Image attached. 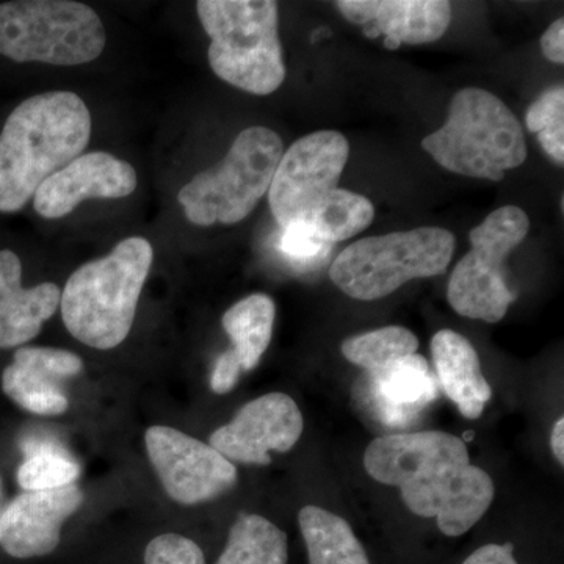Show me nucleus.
Segmentation results:
<instances>
[{
  "label": "nucleus",
  "mask_w": 564,
  "mask_h": 564,
  "mask_svg": "<svg viewBox=\"0 0 564 564\" xmlns=\"http://www.w3.org/2000/svg\"><path fill=\"white\" fill-rule=\"evenodd\" d=\"M364 466L373 480L400 488L411 513L436 518L441 532L452 538L469 532L496 496L492 478L470 463L466 444L451 433L377 437Z\"/></svg>",
  "instance_id": "f257e3e1"
},
{
  "label": "nucleus",
  "mask_w": 564,
  "mask_h": 564,
  "mask_svg": "<svg viewBox=\"0 0 564 564\" xmlns=\"http://www.w3.org/2000/svg\"><path fill=\"white\" fill-rule=\"evenodd\" d=\"M90 139V110L76 93H41L21 102L0 133V212L21 210Z\"/></svg>",
  "instance_id": "f03ea898"
},
{
  "label": "nucleus",
  "mask_w": 564,
  "mask_h": 564,
  "mask_svg": "<svg viewBox=\"0 0 564 564\" xmlns=\"http://www.w3.org/2000/svg\"><path fill=\"white\" fill-rule=\"evenodd\" d=\"M154 251L143 237H129L101 259L84 263L62 293L63 323L74 339L111 350L124 343L150 274Z\"/></svg>",
  "instance_id": "7ed1b4c3"
},
{
  "label": "nucleus",
  "mask_w": 564,
  "mask_h": 564,
  "mask_svg": "<svg viewBox=\"0 0 564 564\" xmlns=\"http://www.w3.org/2000/svg\"><path fill=\"white\" fill-rule=\"evenodd\" d=\"M210 68L232 87L272 95L285 79L280 9L273 0H199Z\"/></svg>",
  "instance_id": "20e7f679"
},
{
  "label": "nucleus",
  "mask_w": 564,
  "mask_h": 564,
  "mask_svg": "<svg viewBox=\"0 0 564 564\" xmlns=\"http://www.w3.org/2000/svg\"><path fill=\"white\" fill-rule=\"evenodd\" d=\"M422 148L448 172L494 182L527 159L524 132L513 111L492 93L474 87L456 93L447 121L422 140Z\"/></svg>",
  "instance_id": "39448f33"
},
{
  "label": "nucleus",
  "mask_w": 564,
  "mask_h": 564,
  "mask_svg": "<svg viewBox=\"0 0 564 564\" xmlns=\"http://www.w3.org/2000/svg\"><path fill=\"white\" fill-rule=\"evenodd\" d=\"M454 252L455 236L447 229L417 228L366 237L337 256L329 276L350 299L373 302L417 278L443 274Z\"/></svg>",
  "instance_id": "423d86ee"
},
{
  "label": "nucleus",
  "mask_w": 564,
  "mask_h": 564,
  "mask_svg": "<svg viewBox=\"0 0 564 564\" xmlns=\"http://www.w3.org/2000/svg\"><path fill=\"white\" fill-rule=\"evenodd\" d=\"M284 154L281 137L272 129L248 128L214 169L196 174L177 199L196 226L236 225L269 193Z\"/></svg>",
  "instance_id": "0eeeda50"
},
{
  "label": "nucleus",
  "mask_w": 564,
  "mask_h": 564,
  "mask_svg": "<svg viewBox=\"0 0 564 564\" xmlns=\"http://www.w3.org/2000/svg\"><path fill=\"white\" fill-rule=\"evenodd\" d=\"M106 47L101 18L70 0H14L0 3V55L18 63L79 66Z\"/></svg>",
  "instance_id": "6e6552de"
},
{
  "label": "nucleus",
  "mask_w": 564,
  "mask_h": 564,
  "mask_svg": "<svg viewBox=\"0 0 564 564\" xmlns=\"http://www.w3.org/2000/svg\"><path fill=\"white\" fill-rule=\"evenodd\" d=\"M529 229V217L521 207L505 206L470 231V250L448 282L447 300L456 314L488 323L502 321L518 299L508 284L505 262L524 242Z\"/></svg>",
  "instance_id": "1a4fd4ad"
},
{
  "label": "nucleus",
  "mask_w": 564,
  "mask_h": 564,
  "mask_svg": "<svg viewBox=\"0 0 564 564\" xmlns=\"http://www.w3.org/2000/svg\"><path fill=\"white\" fill-rule=\"evenodd\" d=\"M348 154L350 144L337 131L310 133L282 154L269 188L270 209L281 229L303 220L339 188Z\"/></svg>",
  "instance_id": "9d476101"
},
{
  "label": "nucleus",
  "mask_w": 564,
  "mask_h": 564,
  "mask_svg": "<svg viewBox=\"0 0 564 564\" xmlns=\"http://www.w3.org/2000/svg\"><path fill=\"white\" fill-rule=\"evenodd\" d=\"M148 456L163 489L182 505L209 502L237 484V469L220 452L172 426L144 434Z\"/></svg>",
  "instance_id": "9b49d317"
},
{
  "label": "nucleus",
  "mask_w": 564,
  "mask_h": 564,
  "mask_svg": "<svg viewBox=\"0 0 564 564\" xmlns=\"http://www.w3.org/2000/svg\"><path fill=\"white\" fill-rule=\"evenodd\" d=\"M304 421L288 393L273 392L245 404L236 417L210 436V444L229 462L272 463L270 452L292 451L302 437Z\"/></svg>",
  "instance_id": "f8f14e48"
},
{
  "label": "nucleus",
  "mask_w": 564,
  "mask_h": 564,
  "mask_svg": "<svg viewBox=\"0 0 564 564\" xmlns=\"http://www.w3.org/2000/svg\"><path fill=\"white\" fill-rule=\"evenodd\" d=\"M139 177L132 165L109 152L82 154L41 184L33 195L36 214L58 220L85 199L126 198L135 192Z\"/></svg>",
  "instance_id": "ddd939ff"
},
{
  "label": "nucleus",
  "mask_w": 564,
  "mask_h": 564,
  "mask_svg": "<svg viewBox=\"0 0 564 564\" xmlns=\"http://www.w3.org/2000/svg\"><path fill=\"white\" fill-rule=\"evenodd\" d=\"M84 503L79 486L25 491L3 508L0 545L14 558L50 555L61 544L62 527Z\"/></svg>",
  "instance_id": "4468645a"
},
{
  "label": "nucleus",
  "mask_w": 564,
  "mask_h": 564,
  "mask_svg": "<svg viewBox=\"0 0 564 564\" xmlns=\"http://www.w3.org/2000/svg\"><path fill=\"white\" fill-rule=\"evenodd\" d=\"M337 9L352 24L362 25L369 39L384 36V47L437 41L452 21L451 2L444 0H340Z\"/></svg>",
  "instance_id": "2eb2a0df"
},
{
  "label": "nucleus",
  "mask_w": 564,
  "mask_h": 564,
  "mask_svg": "<svg viewBox=\"0 0 564 564\" xmlns=\"http://www.w3.org/2000/svg\"><path fill=\"white\" fill-rule=\"evenodd\" d=\"M54 282L22 288V265L13 251H0V348L31 343L61 306Z\"/></svg>",
  "instance_id": "dca6fc26"
},
{
  "label": "nucleus",
  "mask_w": 564,
  "mask_h": 564,
  "mask_svg": "<svg viewBox=\"0 0 564 564\" xmlns=\"http://www.w3.org/2000/svg\"><path fill=\"white\" fill-rule=\"evenodd\" d=\"M367 375L373 408L389 425H406L437 397L436 377L417 352Z\"/></svg>",
  "instance_id": "f3484780"
},
{
  "label": "nucleus",
  "mask_w": 564,
  "mask_h": 564,
  "mask_svg": "<svg viewBox=\"0 0 564 564\" xmlns=\"http://www.w3.org/2000/svg\"><path fill=\"white\" fill-rule=\"evenodd\" d=\"M432 355L436 381L459 413L466 419L480 417L491 400L492 389L484 377L474 345L462 334L443 329L433 336Z\"/></svg>",
  "instance_id": "a211bd4d"
},
{
  "label": "nucleus",
  "mask_w": 564,
  "mask_h": 564,
  "mask_svg": "<svg viewBox=\"0 0 564 564\" xmlns=\"http://www.w3.org/2000/svg\"><path fill=\"white\" fill-rule=\"evenodd\" d=\"M299 522L310 564H370L366 549L340 516L307 505Z\"/></svg>",
  "instance_id": "6ab92c4d"
},
{
  "label": "nucleus",
  "mask_w": 564,
  "mask_h": 564,
  "mask_svg": "<svg viewBox=\"0 0 564 564\" xmlns=\"http://www.w3.org/2000/svg\"><path fill=\"white\" fill-rule=\"evenodd\" d=\"M274 315L276 307L265 293H252L223 315V328L232 340V350L239 356L245 372L256 369L269 348Z\"/></svg>",
  "instance_id": "aec40b11"
},
{
  "label": "nucleus",
  "mask_w": 564,
  "mask_h": 564,
  "mask_svg": "<svg viewBox=\"0 0 564 564\" xmlns=\"http://www.w3.org/2000/svg\"><path fill=\"white\" fill-rule=\"evenodd\" d=\"M288 534L269 519L242 514L215 564H288Z\"/></svg>",
  "instance_id": "412c9836"
},
{
  "label": "nucleus",
  "mask_w": 564,
  "mask_h": 564,
  "mask_svg": "<svg viewBox=\"0 0 564 564\" xmlns=\"http://www.w3.org/2000/svg\"><path fill=\"white\" fill-rule=\"evenodd\" d=\"M375 207L366 196L336 188L303 220L326 243L344 242L372 225Z\"/></svg>",
  "instance_id": "4be33fe9"
},
{
  "label": "nucleus",
  "mask_w": 564,
  "mask_h": 564,
  "mask_svg": "<svg viewBox=\"0 0 564 564\" xmlns=\"http://www.w3.org/2000/svg\"><path fill=\"white\" fill-rule=\"evenodd\" d=\"M417 348V337L403 326H386L375 332L348 337L343 344L345 358L355 366L361 367L367 373L375 372L393 359L414 355Z\"/></svg>",
  "instance_id": "5701e85b"
},
{
  "label": "nucleus",
  "mask_w": 564,
  "mask_h": 564,
  "mask_svg": "<svg viewBox=\"0 0 564 564\" xmlns=\"http://www.w3.org/2000/svg\"><path fill=\"white\" fill-rule=\"evenodd\" d=\"M2 391L29 413L58 415L68 410V399L61 386L14 362L2 372Z\"/></svg>",
  "instance_id": "b1692460"
},
{
  "label": "nucleus",
  "mask_w": 564,
  "mask_h": 564,
  "mask_svg": "<svg viewBox=\"0 0 564 564\" xmlns=\"http://www.w3.org/2000/svg\"><path fill=\"white\" fill-rule=\"evenodd\" d=\"M80 466L62 444L25 456L18 469V481L24 491H50L76 484Z\"/></svg>",
  "instance_id": "393cba45"
},
{
  "label": "nucleus",
  "mask_w": 564,
  "mask_h": 564,
  "mask_svg": "<svg viewBox=\"0 0 564 564\" xmlns=\"http://www.w3.org/2000/svg\"><path fill=\"white\" fill-rule=\"evenodd\" d=\"M527 128L536 133L552 161L564 163V88L556 85L543 93L527 111Z\"/></svg>",
  "instance_id": "a878e982"
},
{
  "label": "nucleus",
  "mask_w": 564,
  "mask_h": 564,
  "mask_svg": "<svg viewBox=\"0 0 564 564\" xmlns=\"http://www.w3.org/2000/svg\"><path fill=\"white\" fill-rule=\"evenodd\" d=\"M13 362L40 373L41 377L50 378L55 383L62 378L79 375L84 369L79 356L58 348L21 347L14 352Z\"/></svg>",
  "instance_id": "bb28decb"
},
{
  "label": "nucleus",
  "mask_w": 564,
  "mask_h": 564,
  "mask_svg": "<svg viewBox=\"0 0 564 564\" xmlns=\"http://www.w3.org/2000/svg\"><path fill=\"white\" fill-rule=\"evenodd\" d=\"M328 248L329 243L323 242L310 226L300 221L281 229L280 240H278V250L293 263L317 261L326 254Z\"/></svg>",
  "instance_id": "cd10ccee"
},
{
  "label": "nucleus",
  "mask_w": 564,
  "mask_h": 564,
  "mask_svg": "<svg viewBox=\"0 0 564 564\" xmlns=\"http://www.w3.org/2000/svg\"><path fill=\"white\" fill-rule=\"evenodd\" d=\"M144 564H206L202 547L176 533L154 538L144 551Z\"/></svg>",
  "instance_id": "c85d7f7f"
},
{
  "label": "nucleus",
  "mask_w": 564,
  "mask_h": 564,
  "mask_svg": "<svg viewBox=\"0 0 564 564\" xmlns=\"http://www.w3.org/2000/svg\"><path fill=\"white\" fill-rule=\"evenodd\" d=\"M243 372L242 362L236 351L228 350L218 356L210 378V389L218 395H225L236 388L240 375Z\"/></svg>",
  "instance_id": "c756f323"
},
{
  "label": "nucleus",
  "mask_w": 564,
  "mask_h": 564,
  "mask_svg": "<svg viewBox=\"0 0 564 564\" xmlns=\"http://www.w3.org/2000/svg\"><path fill=\"white\" fill-rule=\"evenodd\" d=\"M541 50H543L544 57L555 65H563L564 63V21L562 18L552 22L551 28L547 29L541 36Z\"/></svg>",
  "instance_id": "7c9ffc66"
},
{
  "label": "nucleus",
  "mask_w": 564,
  "mask_h": 564,
  "mask_svg": "<svg viewBox=\"0 0 564 564\" xmlns=\"http://www.w3.org/2000/svg\"><path fill=\"white\" fill-rule=\"evenodd\" d=\"M463 564H519L514 560L513 544H486L477 549Z\"/></svg>",
  "instance_id": "2f4dec72"
},
{
  "label": "nucleus",
  "mask_w": 564,
  "mask_h": 564,
  "mask_svg": "<svg viewBox=\"0 0 564 564\" xmlns=\"http://www.w3.org/2000/svg\"><path fill=\"white\" fill-rule=\"evenodd\" d=\"M564 419L560 417L558 421L555 422L554 430H552L551 436V445L552 452H554V456L558 459V463L564 464Z\"/></svg>",
  "instance_id": "473e14b6"
},
{
  "label": "nucleus",
  "mask_w": 564,
  "mask_h": 564,
  "mask_svg": "<svg viewBox=\"0 0 564 564\" xmlns=\"http://www.w3.org/2000/svg\"><path fill=\"white\" fill-rule=\"evenodd\" d=\"M3 505H2V484H0V519H2V513H3Z\"/></svg>",
  "instance_id": "72a5a7b5"
}]
</instances>
